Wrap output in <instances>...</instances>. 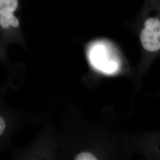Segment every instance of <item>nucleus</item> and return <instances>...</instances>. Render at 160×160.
Returning a JSON list of instances; mask_svg holds the SVG:
<instances>
[{
	"instance_id": "obj_1",
	"label": "nucleus",
	"mask_w": 160,
	"mask_h": 160,
	"mask_svg": "<svg viewBox=\"0 0 160 160\" xmlns=\"http://www.w3.org/2000/svg\"><path fill=\"white\" fill-rule=\"evenodd\" d=\"M143 48L147 51L154 52L160 49V20L155 17L147 19L140 34Z\"/></svg>"
},
{
	"instance_id": "obj_2",
	"label": "nucleus",
	"mask_w": 160,
	"mask_h": 160,
	"mask_svg": "<svg viewBox=\"0 0 160 160\" xmlns=\"http://www.w3.org/2000/svg\"><path fill=\"white\" fill-rule=\"evenodd\" d=\"M17 7L18 0H0V26L2 29L19 26V21L13 14Z\"/></svg>"
},
{
	"instance_id": "obj_3",
	"label": "nucleus",
	"mask_w": 160,
	"mask_h": 160,
	"mask_svg": "<svg viewBox=\"0 0 160 160\" xmlns=\"http://www.w3.org/2000/svg\"><path fill=\"white\" fill-rule=\"evenodd\" d=\"M92 60L93 63L99 67H102L103 71L108 66L110 62L106 61L105 50L102 46L96 47L92 51Z\"/></svg>"
},
{
	"instance_id": "obj_4",
	"label": "nucleus",
	"mask_w": 160,
	"mask_h": 160,
	"mask_svg": "<svg viewBox=\"0 0 160 160\" xmlns=\"http://www.w3.org/2000/svg\"><path fill=\"white\" fill-rule=\"evenodd\" d=\"M75 160H96L97 158L90 152H81L77 155L75 158Z\"/></svg>"
},
{
	"instance_id": "obj_5",
	"label": "nucleus",
	"mask_w": 160,
	"mask_h": 160,
	"mask_svg": "<svg viewBox=\"0 0 160 160\" xmlns=\"http://www.w3.org/2000/svg\"><path fill=\"white\" fill-rule=\"evenodd\" d=\"M7 127V123L6 121L3 117L0 115V137L4 134L6 130Z\"/></svg>"
}]
</instances>
